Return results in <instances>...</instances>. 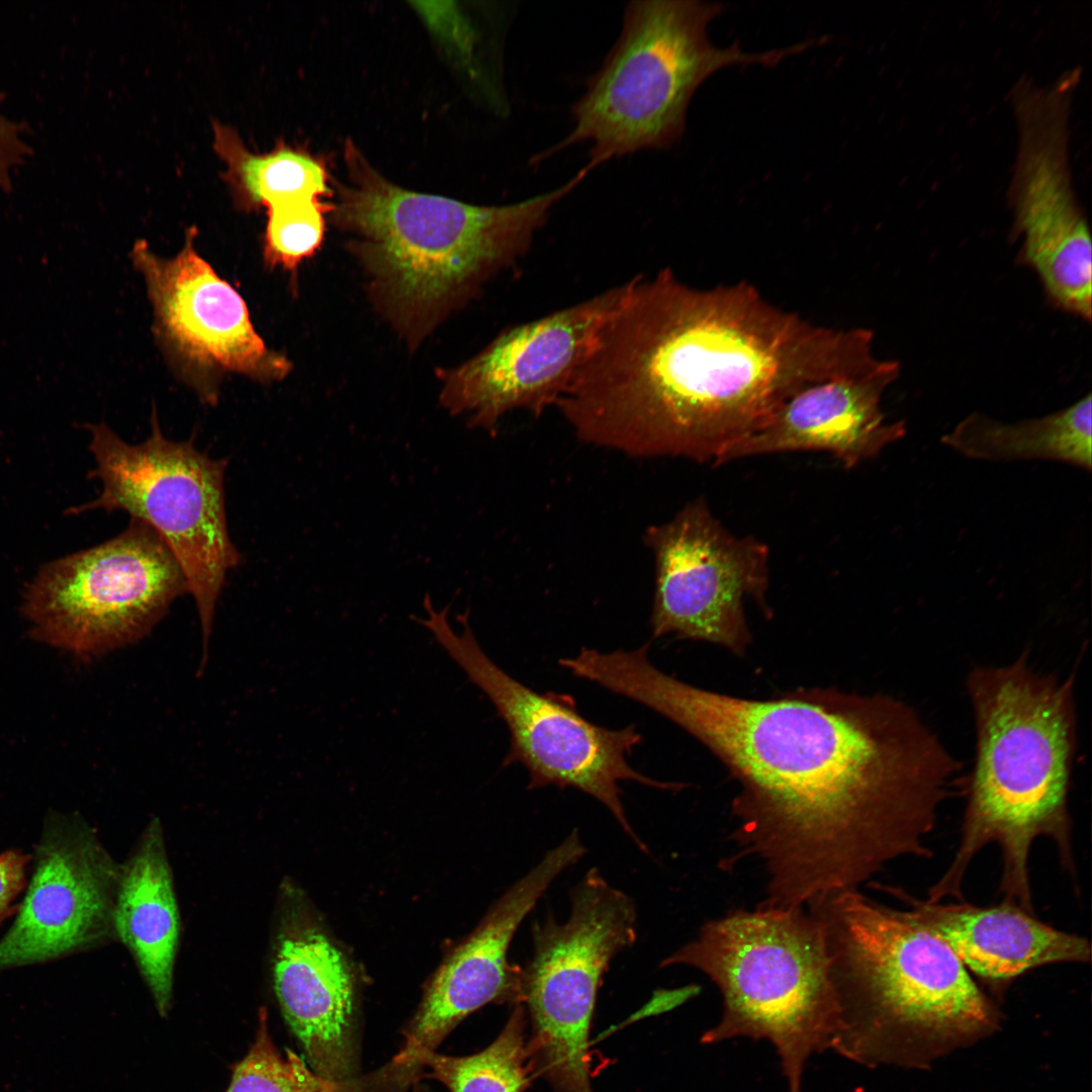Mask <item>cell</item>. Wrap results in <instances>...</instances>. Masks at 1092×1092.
<instances>
[{"mask_svg": "<svg viewBox=\"0 0 1092 1092\" xmlns=\"http://www.w3.org/2000/svg\"><path fill=\"white\" fill-rule=\"evenodd\" d=\"M630 700L711 751L738 783L733 855L766 876L760 904L804 908L857 888L927 840L959 762L905 703L836 688L767 700L705 690L640 665Z\"/></svg>", "mask_w": 1092, "mask_h": 1092, "instance_id": "cell-1", "label": "cell"}, {"mask_svg": "<svg viewBox=\"0 0 1092 1092\" xmlns=\"http://www.w3.org/2000/svg\"><path fill=\"white\" fill-rule=\"evenodd\" d=\"M874 333L813 324L751 283L636 275L555 407L580 441L706 462L813 384L875 366Z\"/></svg>", "mask_w": 1092, "mask_h": 1092, "instance_id": "cell-2", "label": "cell"}, {"mask_svg": "<svg viewBox=\"0 0 1092 1092\" xmlns=\"http://www.w3.org/2000/svg\"><path fill=\"white\" fill-rule=\"evenodd\" d=\"M349 181L334 222L368 278L379 312L417 348L452 311L529 251L552 209L585 177L505 205H474L403 189L348 145Z\"/></svg>", "mask_w": 1092, "mask_h": 1092, "instance_id": "cell-3", "label": "cell"}, {"mask_svg": "<svg viewBox=\"0 0 1092 1092\" xmlns=\"http://www.w3.org/2000/svg\"><path fill=\"white\" fill-rule=\"evenodd\" d=\"M976 726V758L954 856L927 901H962L966 873L985 846L1000 849V893L1034 913L1029 854L1038 837L1054 841L1075 877L1069 788L1076 749L1074 679L1035 671L1022 654L1002 666H978L967 678Z\"/></svg>", "mask_w": 1092, "mask_h": 1092, "instance_id": "cell-4", "label": "cell"}, {"mask_svg": "<svg viewBox=\"0 0 1092 1092\" xmlns=\"http://www.w3.org/2000/svg\"><path fill=\"white\" fill-rule=\"evenodd\" d=\"M839 1003L832 1049L869 1068H931L1000 1027L1002 1014L951 949L906 910L857 890L809 906Z\"/></svg>", "mask_w": 1092, "mask_h": 1092, "instance_id": "cell-5", "label": "cell"}, {"mask_svg": "<svg viewBox=\"0 0 1092 1092\" xmlns=\"http://www.w3.org/2000/svg\"><path fill=\"white\" fill-rule=\"evenodd\" d=\"M674 965L703 972L723 996L721 1019L702 1042L767 1039L788 1092H802L806 1061L832 1049L840 1019L820 921L804 908L737 910L705 923L660 963Z\"/></svg>", "mask_w": 1092, "mask_h": 1092, "instance_id": "cell-6", "label": "cell"}, {"mask_svg": "<svg viewBox=\"0 0 1092 1092\" xmlns=\"http://www.w3.org/2000/svg\"><path fill=\"white\" fill-rule=\"evenodd\" d=\"M720 3L637 0L625 8L621 33L584 94L572 105L573 127L537 163L572 145L590 143L588 171L642 150H664L681 136L693 95L707 78L732 65L775 66L813 46L745 53L736 41L708 38Z\"/></svg>", "mask_w": 1092, "mask_h": 1092, "instance_id": "cell-7", "label": "cell"}, {"mask_svg": "<svg viewBox=\"0 0 1092 1092\" xmlns=\"http://www.w3.org/2000/svg\"><path fill=\"white\" fill-rule=\"evenodd\" d=\"M85 427L92 436L89 448L96 463L89 477L99 479L102 490L96 499L68 513L120 510L156 532L179 563L194 598L205 657L226 573L242 560L225 514L229 459L200 452L193 436L182 442L167 439L155 406L151 434L138 445L124 442L104 423Z\"/></svg>", "mask_w": 1092, "mask_h": 1092, "instance_id": "cell-8", "label": "cell"}, {"mask_svg": "<svg viewBox=\"0 0 1092 1092\" xmlns=\"http://www.w3.org/2000/svg\"><path fill=\"white\" fill-rule=\"evenodd\" d=\"M424 617L412 619L427 629L467 679L491 702L510 732V748L503 767L520 763L530 777L529 790L555 786L576 789L602 803L641 850L646 846L630 825L622 803L620 782L633 781L660 790L679 791L678 783L651 779L628 762L642 742L634 725L608 729L585 719L568 696L541 694L500 668L482 649L469 622V612L458 614L462 628L448 619L450 605L436 610L431 597L423 601Z\"/></svg>", "mask_w": 1092, "mask_h": 1092, "instance_id": "cell-9", "label": "cell"}, {"mask_svg": "<svg viewBox=\"0 0 1092 1092\" xmlns=\"http://www.w3.org/2000/svg\"><path fill=\"white\" fill-rule=\"evenodd\" d=\"M567 920L552 916L532 929L533 954L520 971L534 1075L556 1092H593L588 1033L603 975L636 939L632 899L597 869L574 887Z\"/></svg>", "mask_w": 1092, "mask_h": 1092, "instance_id": "cell-10", "label": "cell"}, {"mask_svg": "<svg viewBox=\"0 0 1092 1092\" xmlns=\"http://www.w3.org/2000/svg\"><path fill=\"white\" fill-rule=\"evenodd\" d=\"M1081 68L1041 85L1026 74L1009 90L1017 151L1008 186L1011 235L1059 308L1090 321L1092 247L1070 165V115Z\"/></svg>", "mask_w": 1092, "mask_h": 1092, "instance_id": "cell-11", "label": "cell"}, {"mask_svg": "<svg viewBox=\"0 0 1092 1092\" xmlns=\"http://www.w3.org/2000/svg\"><path fill=\"white\" fill-rule=\"evenodd\" d=\"M188 592L162 539L130 518L116 537L42 566L24 594L32 635L79 655L143 637Z\"/></svg>", "mask_w": 1092, "mask_h": 1092, "instance_id": "cell-12", "label": "cell"}, {"mask_svg": "<svg viewBox=\"0 0 1092 1092\" xmlns=\"http://www.w3.org/2000/svg\"><path fill=\"white\" fill-rule=\"evenodd\" d=\"M643 541L654 560L651 639L674 635L744 655L752 639L744 598L767 614V546L731 534L703 496L668 522L649 526Z\"/></svg>", "mask_w": 1092, "mask_h": 1092, "instance_id": "cell-13", "label": "cell"}, {"mask_svg": "<svg viewBox=\"0 0 1092 1092\" xmlns=\"http://www.w3.org/2000/svg\"><path fill=\"white\" fill-rule=\"evenodd\" d=\"M570 833L513 884L475 929L446 958L405 1024L398 1053L367 1075L373 1092H408L422 1080L420 1062L469 1014L491 1002L521 1004V968L508 961L513 937L541 896L585 853Z\"/></svg>", "mask_w": 1092, "mask_h": 1092, "instance_id": "cell-14", "label": "cell"}, {"mask_svg": "<svg viewBox=\"0 0 1092 1092\" xmlns=\"http://www.w3.org/2000/svg\"><path fill=\"white\" fill-rule=\"evenodd\" d=\"M627 286L509 327L465 363L439 370L441 404L491 436L509 412L541 416L569 386Z\"/></svg>", "mask_w": 1092, "mask_h": 1092, "instance_id": "cell-15", "label": "cell"}, {"mask_svg": "<svg viewBox=\"0 0 1092 1092\" xmlns=\"http://www.w3.org/2000/svg\"><path fill=\"white\" fill-rule=\"evenodd\" d=\"M120 867L76 817H50L33 873L11 926L0 938V973L88 950L114 938Z\"/></svg>", "mask_w": 1092, "mask_h": 1092, "instance_id": "cell-16", "label": "cell"}, {"mask_svg": "<svg viewBox=\"0 0 1092 1092\" xmlns=\"http://www.w3.org/2000/svg\"><path fill=\"white\" fill-rule=\"evenodd\" d=\"M195 229L171 258L144 241L130 257L143 275L156 327L170 354L187 371L232 372L260 382L281 380L290 362L266 346L240 293L196 251Z\"/></svg>", "mask_w": 1092, "mask_h": 1092, "instance_id": "cell-17", "label": "cell"}, {"mask_svg": "<svg viewBox=\"0 0 1092 1092\" xmlns=\"http://www.w3.org/2000/svg\"><path fill=\"white\" fill-rule=\"evenodd\" d=\"M275 994L309 1068L337 1085L358 1072L356 988L342 949L299 898L284 911L273 957Z\"/></svg>", "mask_w": 1092, "mask_h": 1092, "instance_id": "cell-18", "label": "cell"}, {"mask_svg": "<svg viewBox=\"0 0 1092 1092\" xmlns=\"http://www.w3.org/2000/svg\"><path fill=\"white\" fill-rule=\"evenodd\" d=\"M900 364L875 366L813 384L791 397L758 432L725 452L719 466L748 456L826 451L845 468L876 457L906 434L904 421L888 422L881 401Z\"/></svg>", "mask_w": 1092, "mask_h": 1092, "instance_id": "cell-19", "label": "cell"}, {"mask_svg": "<svg viewBox=\"0 0 1092 1092\" xmlns=\"http://www.w3.org/2000/svg\"><path fill=\"white\" fill-rule=\"evenodd\" d=\"M891 892L996 996L1038 967L1090 962L1086 937L1055 928L1012 902L984 907L963 901L943 904L919 900L901 889Z\"/></svg>", "mask_w": 1092, "mask_h": 1092, "instance_id": "cell-20", "label": "cell"}, {"mask_svg": "<svg viewBox=\"0 0 1092 1092\" xmlns=\"http://www.w3.org/2000/svg\"><path fill=\"white\" fill-rule=\"evenodd\" d=\"M179 911L162 828L153 819L120 874L113 910L115 938L128 948L161 1016L171 1007Z\"/></svg>", "mask_w": 1092, "mask_h": 1092, "instance_id": "cell-21", "label": "cell"}, {"mask_svg": "<svg viewBox=\"0 0 1092 1092\" xmlns=\"http://www.w3.org/2000/svg\"><path fill=\"white\" fill-rule=\"evenodd\" d=\"M1092 402L1088 393L1045 417L1006 424L974 413L941 438L969 458L990 461L1045 459L1092 467Z\"/></svg>", "mask_w": 1092, "mask_h": 1092, "instance_id": "cell-22", "label": "cell"}, {"mask_svg": "<svg viewBox=\"0 0 1092 1092\" xmlns=\"http://www.w3.org/2000/svg\"><path fill=\"white\" fill-rule=\"evenodd\" d=\"M213 147L225 164L223 178L237 205L266 209L303 199H322L329 191L322 162L284 144L271 152L249 151L237 131L213 124Z\"/></svg>", "mask_w": 1092, "mask_h": 1092, "instance_id": "cell-23", "label": "cell"}, {"mask_svg": "<svg viewBox=\"0 0 1092 1092\" xmlns=\"http://www.w3.org/2000/svg\"><path fill=\"white\" fill-rule=\"evenodd\" d=\"M528 1019L517 1004L498 1036L484 1050L465 1057L424 1056L423 1079L441 1082L450 1092H524L534 1075L528 1051Z\"/></svg>", "mask_w": 1092, "mask_h": 1092, "instance_id": "cell-24", "label": "cell"}, {"mask_svg": "<svg viewBox=\"0 0 1092 1092\" xmlns=\"http://www.w3.org/2000/svg\"><path fill=\"white\" fill-rule=\"evenodd\" d=\"M224 1092H339V1088L316 1075L292 1050L281 1054L270 1034L268 1014L261 1010L255 1038L245 1057L233 1065Z\"/></svg>", "mask_w": 1092, "mask_h": 1092, "instance_id": "cell-25", "label": "cell"}, {"mask_svg": "<svg viewBox=\"0 0 1092 1092\" xmlns=\"http://www.w3.org/2000/svg\"><path fill=\"white\" fill-rule=\"evenodd\" d=\"M326 204L303 199L267 209L264 258L269 267L294 270L311 257L325 237Z\"/></svg>", "mask_w": 1092, "mask_h": 1092, "instance_id": "cell-26", "label": "cell"}, {"mask_svg": "<svg viewBox=\"0 0 1092 1092\" xmlns=\"http://www.w3.org/2000/svg\"><path fill=\"white\" fill-rule=\"evenodd\" d=\"M4 97L0 92V190L10 192L14 172L32 155V148L26 138V123L7 116L1 110Z\"/></svg>", "mask_w": 1092, "mask_h": 1092, "instance_id": "cell-27", "label": "cell"}, {"mask_svg": "<svg viewBox=\"0 0 1092 1092\" xmlns=\"http://www.w3.org/2000/svg\"><path fill=\"white\" fill-rule=\"evenodd\" d=\"M430 27L461 54L472 48V33L459 11L450 3H414Z\"/></svg>", "mask_w": 1092, "mask_h": 1092, "instance_id": "cell-28", "label": "cell"}, {"mask_svg": "<svg viewBox=\"0 0 1092 1092\" xmlns=\"http://www.w3.org/2000/svg\"><path fill=\"white\" fill-rule=\"evenodd\" d=\"M28 863L29 855L20 850L8 849L0 853V921L26 887Z\"/></svg>", "mask_w": 1092, "mask_h": 1092, "instance_id": "cell-29", "label": "cell"}]
</instances>
